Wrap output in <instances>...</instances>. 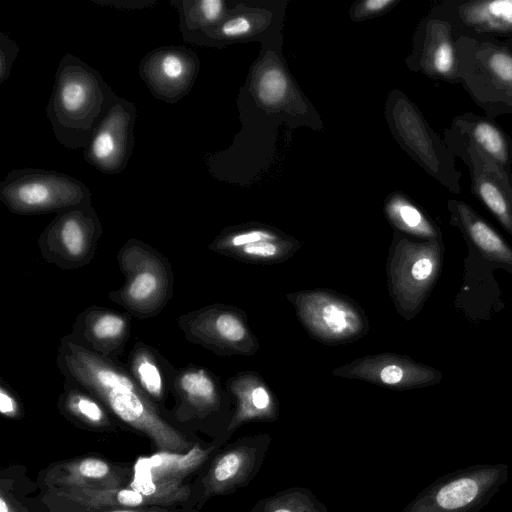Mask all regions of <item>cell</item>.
I'll return each instance as SVG.
<instances>
[{
    "label": "cell",
    "mask_w": 512,
    "mask_h": 512,
    "mask_svg": "<svg viewBox=\"0 0 512 512\" xmlns=\"http://www.w3.org/2000/svg\"><path fill=\"white\" fill-rule=\"evenodd\" d=\"M393 2V0H369L365 2L364 7L368 12H377L391 5Z\"/></svg>",
    "instance_id": "obj_36"
},
{
    "label": "cell",
    "mask_w": 512,
    "mask_h": 512,
    "mask_svg": "<svg viewBox=\"0 0 512 512\" xmlns=\"http://www.w3.org/2000/svg\"><path fill=\"white\" fill-rule=\"evenodd\" d=\"M443 135L450 152L467 166L473 195L512 231V172L448 127Z\"/></svg>",
    "instance_id": "obj_9"
},
{
    "label": "cell",
    "mask_w": 512,
    "mask_h": 512,
    "mask_svg": "<svg viewBox=\"0 0 512 512\" xmlns=\"http://www.w3.org/2000/svg\"><path fill=\"white\" fill-rule=\"evenodd\" d=\"M58 407L63 415L76 423L94 430H111V413L104 404L83 387L64 381Z\"/></svg>",
    "instance_id": "obj_22"
},
{
    "label": "cell",
    "mask_w": 512,
    "mask_h": 512,
    "mask_svg": "<svg viewBox=\"0 0 512 512\" xmlns=\"http://www.w3.org/2000/svg\"><path fill=\"white\" fill-rule=\"evenodd\" d=\"M139 388L159 407L173 389L175 370L161 354L138 341L130 352L126 367Z\"/></svg>",
    "instance_id": "obj_20"
},
{
    "label": "cell",
    "mask_w": 512,
    "mask_h": 512,
    "mask_svg": "<svg viewBox=\"0 0 512 512\" xmlns=\"http://www.w3.org/2000/svg\"><path fill=\"white\" fill-rule=\"evenodd\" d=\"M56 364L66 381L93 394L115 418L148 437L159 451L186 453L194 446L163 418L117 359L99 355L66 335L60 339Z\"/></svg>",
    "instance_id": "obj_1"
},
{
    "label": "cell",
    "mask_w": 512,
    "mask_h": 512,
    "mask_svg": "<svg viewBox=\"0 0 512 512\" xmlns=\"http://www.w3.org/2000/svg\"><path fill=\"white\" fill-rule=\"evenodd\" d=\"M102 232L91 204L71 207L57 213L38 237L40 255L60 269L82 268L93 260Z\"/></svg>",
    "instance_id": "obj_6"
},
{
    "label": "cell",
    "mask_w": 512,
    "mask_h": 512,
    "mask_svg": "<svg viewBox=\"0 0 512 512\" xmlns=\"http://www.w3.org/2000/svg\"><path fill=\"white\" fill-rule=\"evenodd\" d=\"M117 96L97 70L66 53L46 106L57 141L68 149H84Z\"/></svg>",
    "instance_id": "obj_2"
},
{
    "label": "cell",
    "mask_w": 512,
    "mask_h": 512,
    "mask_svg": "<svg viewBox=\"0 0 512 512\" xmlns=\"http://www.w3.org/2000/svg\"><path fill=\"white\" fill-rule=\"evenodd\" d=\"M173 390L181 404L195 412L211 410L218 402L217 381L208 370L198 366L176 370Z\"/></svg>",
    "instance_id": "obj_23"
},
{
    "label": "cell",
    "mask_w": 512,
    "mask_h": 512,
    "mask_svg": "<svg viewBox=\"0 0 512 512\" xmlns=\"http://www.w3.org/2000/svg\"><path fill=\"white\" fill-rule=\"evenodd\" d=\"M455 46L458 84L487 117H512V49L463 36Z\"/></svg>",
    "instance_id": "obj_4"
},
{
    "label": "cell",
    "mask_w": 512,
    "mask_h": 512,
    "mask_svg": "<svg viewBox=\"0 0 512 512\" xmlns=\"http://www.w3.org/2000/svg\"><path fill=\"white\" fill-rule=\"evenodd\" d=\"M448 129L475 144L512 172V139L495 120L486 115L464 112L452 119Z\"/></svg>",
    "instance_id": "obj_19"
},
{
    "label": "cell",
    "mask_w": 512,
    "mask_h": 512,
    "mask_svg": "<svg viewBox=\"0 0 512 512\" xmlns=\"http://www.w3.org/2000/svg\"><path fill=\"white\" fill-rule=\"evenodd\" d=\"M136 105L117 96L83 149L85 161L107 175L121 173L135 144Z\"/></svg>",
    "instance_id": "obj_13"
},
{
    "label": "cell",
    "mask_w": 512,
    "mask_h": 512,
    "mask_svg": "<svg viewBox=\"0 0 512 512\" xmlns=\"http://www.w3.org/2000/svg\"><path fill=\"white\" fill-rule=\"evenodd\" d=\"M0 413L12 419L21 417L23 413L18 397L4 381L0 384Z\"/></svg>",
    "instance_id": "obj_31"
},
{
    "label": "cell",
    "mask_w": 512,
    "mask_h": 512,
    "mask_svg": "<svg viewBox=\"0 0 512 512\" xmlns=\"http://www.w3.org/2000/svg\"><path fill=\"white\" fill-rule=\"evenodd\" d=\"M433 270V264L428 258H420L415 261L411 268L413 279L422 281L427 279Z\"/></svg>",
    "instance_id": "obj_35"
},
{
    "label": "cell",
    "mask_w": 512,
    "mask_h": 512,
    "mask_svg": "<svg viewBox=\"0 0 512 512\" xmlns=\"http://www.w3.org/2000/svg\"><path fill=\"white\" fill-rule=\"evenodd\" d=\"M292 248L285 243L275 240H264L250 243L238 248L231 249L223 255L231 256L245 261L268 262L284 258L285 254L291 253Z\"/></svg>",
    "instance_id": "obj_26"
},
{
    "label": "cell",
    "mask_w": 512,
    "mask_h": 512,
    "mask_svg": "<svg viewBox=\"0 0 512 512\" xmlns=\"http://www.w3.org/2000/svg\"><path fill=\"white\" fill-rule=\"evenodd\" d=\"M48 512H191L188 509L171 507H140V508H83L73 506L47 507Z\"/></svg>",
    "instance_id": "obj_30"
},
{
    "label": "cell",
    "mask_w": 512,
    "mask_h": 512,
    "mask_svg": "<svg viewBox=\"0 0 512 512\" xmlns=\"http://www.w3.org/2000/svg\"><path fill=\"white\" fill-rule=\"evenodd\" d=\"M18 52L17 42L5 32H0V83L9 78Z\"/></svg>",
    "instance_id": "obj_29"
},
{
    "label": "cell",
    "mask_w": 512,
    "mask_h": 512,
    "mask_svg": "<svg viewBox=\"0 0 512 512\" xmlns=\"http://www.w3.org/2000/svg\"><path fill=\"white\" fill-rule=\"evenodd\" d=\"M131 318L127 312L90 306L77 316L68 336L99 355L118 360L130 337Z\"/></svg>",
    "instance_id": "obj_17"
},
{
    "label": "cell",
    "mask_w": 512,
    "mask_h": 512,
    "mask_svg": "<svg viewBox=\"0 0 512 512\" xmlns=\"http://www.w3.org/2000/svg\"><path fill=\"white\" fill-rule=\"evenodd\" d=\"M0 512H29L25 505L12 494L10 488L5 486L3 480L0 486Z\"/></svg>",
    "instance_id": "obj_32"
},
{
    "label": "cell",
    "mask_w": 512,
    "mask_h": 512,
    "mask_svg": "<svg viewBox=\"0 0 512 512\" xmlns=\"http://www.w3.org/2000/svg\"><path fill=\"white\" fill-rule=\"evenodd\" d=\"M117 262L124 283L108 293L109 299L137 319L157 316L173 296L168 259L148 243L130 238L119 249Z\"/></svg>",
    "instance_id": "obj_3"
},
{
    "label": "cell",
    "mask_w": 512,
    "mask_h": 512,
    "mask_svg": "<svg viewBox=\"0 0 512 512\" xmlns=\"http://www.w3.org/2000/svg\"><path fill=\"white\" fill-rule=\"evenodd\" d=\"M190 492L183 481L147 482L132 479L128 486L110 490L48 488L44 490L41 501L46 507H173L186 502Z\"/></svg>",
    "instance_id": "obj_8"
},
{
    "label": "cell",
    "mask_w": 512,
    "mask_h": 512,
    "mask_svg": "<svg viewBox=\"0 0 512 512\" xmlns=\"http://www.w3.org/2000/svg\"><path fill=\"white\" fill-rule=\"evenodd\" d=\"M207 456V450L194 445L186 453L158 451L140 457L133 467V479L147 482L183 481Z\"/></svg>",
    "instance_id": "obj_21"
},
{
    "label": "cell",
    "mask_w": 512,
    "mask_h": 512,
    "mask_svg": "<svg viewBox=\"0 0 512 512\" xmlns=\"http://www.w3.org/2000/svg\"><path fill=\"white\" fill-rule=\"evenodd\" d=\"M290 301L309 333L322 342H349L359 338L367 330V321L362 311L337 294L308 291L292 295Z\"/></svg>",
    "instance_id": "obj_10"
},
{
    "label": "cell",
    "mask_w": 512,
    "mask_h": 512,
    "mask_svg": "<svg viewBox=\"0 0 512 512\" xmlns=\"http://www.w3.org/2000/svg\"><path fill=\"white\" fill-rule=\"evenodd\" d=\"M133 470L103 457L85 455L52 463L39 473L38 485L48 488L110 490L128 486Z\"/></svg>",
    "instance_id": "obj_16"
},
{
    "label": "cell",
    "mask_w": 512,
    "mask_h": 512,
    "mask_svg": "<svg viewBox=\"0 0 512 512\" xmlns=\"http://www.w3.org/2000/svg\"><path fill=\"white\" fill-rule=\"evenodd\" d=\"M432 12L463 36L512 49V0H443Z\"/></svg>",
    "instance_id": "obj_14"
},
{
    "label": "cell",
    "mask_w": 512,
    "mask_h": 512,
    "mask_svg": "<svg viewBox=\"0 0 512 512\" xmlns=\"http://www.w3.org/2000/svg\"><path fill=\"white\" fill-rule=\"evenodd\" d=\"M92 193L77 178L43 168H19L0 182V200L12 213L22 216L59 213L91 204Z\"/></svg>",
    "instance_id": "obj_5"
},
{
    "label": "cell",
    "mask_w": 512,
    "mask_h": 512,
    "mask_svg": "<svg viewBox=\"0 0 512 512\" xmlns=\"http://www.w3.org/2000/svg\"><path fill=\"white\" fill-rule=\"evenodd\" d=\"M390 218L397 226L417 234H432L433 228L422 213L413 203L404 197H394L387 208Z\"/></svg>",
    "instance_id": "obj_25"
},
{
    "label": "cell",
    "mask_w": 512,
    "mask_h": 512,
    "mask_svg": "<svg viewBox=\"0 0 512 512\" xmlns=\"http://www.w3.org/2000/svg\"><path fill=\"white\" fill-rule=\"evenodd\" d=\"M273 512H292V511H290L288 509H277V510H275Z\"/></svg>",
    "instance_id": "obj_37"
},
{
    "label": "cell",
    "mask_w": 512,
    "mask_h": 512,
    "mask_svg": "<svg viewBox=\"0 0 512 512\" xmlns=\"http://www.w3.org/2000/svg\"><path fill=\"white\" fill-rule=\"evenodd\" d=\"M241 466V458L235 452L222 456L211 470L210 483L222 485L232 480L238 473Z\"/></svg>",
    "instance_id": "obj_28"
},
{
    "label": "cell",
    "mask_w": 512,
    "mask_h": 512,
    "mask_svg": "<svg viewBox=\"0 0 512 512\" xmlns=\"http://www.w3.org/2000/svg\"><path fill=\"white\" fill-rule=\"evenodd\" d=\"M395 119L403 143L423 169L450 192L460 193L462 173L457 169L456 157L417 108L406 98H399Z\"/></svg>",
    "instance_id": "obj_11"
},
{
    "label": "cell",
    "mask_w": 512,
    "mask_h": 512,
    "mask_svg": "<svg viewBox=\"0 0 512 512\" xmlns=\"http://www.w3.org/2000/svg\"><path fill=\"white\" fill-rule=\"evenodd\" d=\"M250 400L257 410H265L270 404V395L264 386L257 385L251 390Z\"/></svg>",
    "instance_id": "obj_34"
},
{
    "label": "cell",
    "mask_w": 512,
    "mask_h": 512,
    "mask_svg": "<svg viewBox=\"0 0 512 512\" xmlns=\"http://www.w3.org/2000/svg\"><path fill=\"white\" fill-rule=\"evenodd\" d=\"M199 67V58L192 49L183 45H166L146 53L138 70L156 99L175 104L191 91Z\"/></svg>",
    "instance_id": "obj_15"
},
{
    "label": "cell",
    "mask_w": 512,
    "mask_h": 512,
    "mask_svg": "<svg viewBox=\"0 0 512 512\" xmlns=\"http://www.w3.org/2000/svg\"><path fill=\"white\" fill-rule=\"evenodd\" d=\"M456 39L451 23L432 12L419 30L415 65L435 80L458 84Z\"/></svg>",
    "instance_id": "obj_18"
},
{
    "label": "cell",
    "mask_w": 512,
    "mask_h": 512,
    "mask_svg": "<svg viewBox=\"0 0 512 512\" xmlns=\"http://www.w3.org/2000/svg\"><path fill=\"white\" fill-rule=\"evenodd\" d=\"M287 91V80L283 72L270 68L262 73L257 82V94L262 103L275 105L282 101Z\"/></svg>",
    "instance_id": "obj_27"
},
{
    "label": "cell",
    "mask_w": 512,
    "mask_h": 512,
    "mask_svg": "<svg viewBox=\"0 0 512 512\" xmlns=\"http://www.w3.org/2000/svg\"><path fill=\"white\" fill-rule=\"evenodd\" d=\"M97 5L113 6L117 9H143L157 4L155 0H129V1H93Z\"/></svg>",
    "instance_id": "obj_33"
},
{
    "label": "cell",
    "mask_w": 512,
    "mask_h": 512,
    "mask_svg": "<svg viewBox=\"0 0 512 512\" xmlns=\"http://www.w3.org/2000/svg\"><path fill=\"white\" fill-rule=\"evenodd\" d=\"M178 326L185 338L218 355L251 354L254 340L241 311L210 305L181 315Z\"/></svg>",
    "instance_id": "obj_12"
},
{
    "label": "cell",
    "mask_w": 512,
    "mask_h": 512,
    "mask_svg": "<svg viewBox=\"0 0 512 512\" xmlns=\"http://www.w3.org/2000/svg\"><path fill=\"white\" fill-rule=\"evenodd\" d=\"M179 17L182 38H190L218 25L225 16L222 0H172Z\"/></svg>",
    "instance_id": "obj_24"
},
{
    "label": "cell",
    "mask_w": 512,
    "mask_h": 512,
    "mask_svg": "<svg viewBox=\"0 0 512 512\" xmlns=\"http://www.w3.org/2000/svg\"><path fill=\"white\" fill-rule=\"evenodd\" d=\"M508 465L477 464L438 478L415 512H479L507 481Z\"/></svg>",
    "instance_id": "obj_7"
}]
</instances>
